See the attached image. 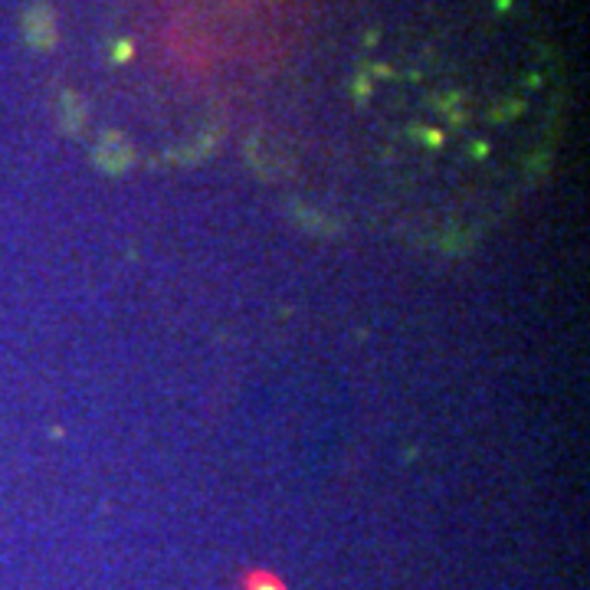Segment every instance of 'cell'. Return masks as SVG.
<instances>
[{
	"instance_id": "obj_1",
	"label": "cell",
	"mask_w": 590,
	"mask_h": 590,
	"mask_svg": "<svg viewBox=\"0 0 590 590\" xmlns=\"http://www.w3.org/2000/svg\"><path fill=\"white\" fill-rule=\"evenodd\" d=\"M27 33L36 46H53L56 40V27H53V11L46 4H36L27 17Z\"/></svg>"
}]
</instances>
